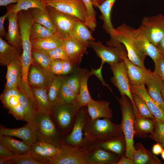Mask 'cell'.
<instances>
[{
	"instance_id": "6da1fadb",
	"label": "cell",
	"mask_w": 164,
	"mask_h": 164,
	"mask_svg": "<svg viewBox=\"0 0 164 164\" xmlns=\"http://www.w3.org/2000/svg\"><path fill=\"white\" fill-rule=\"evenodd\" d=\"M121 124L106 118L95 119L90 117L83 132L80 146L85 148L91 144L115 139H125Z\"/></svg>"
},
{
	"instance_id": "7a4b0ae2",
	"label": "cell",
	"mask_w": 164,
	"mask_h": 164,
	"mask_svg": "<svg viewBox=\"0 0 164 164\" xmlns=\"http://www.w3.org/2000/svg\"><path fill=\"white\" fill-rule=\"evenodd\" d=\"M48 113L36 111L32 120L36 131L37 141L52 143L60 148L64 144L66 136L58 130Z\"/></svg>"
},
{
	"instance_id": "3957f363",
	"label": "cell",
	"mask_w": 164,
	"mask_h": 164,
	"mask_svg": "<svg viewBox=\"0 0 164 164\" xmlns=\"http://www.w3.org/2000/svg\"><path fill=\"white\" fill-rule=\"evenodd\" d=\"M81 107L78 103L68 104L58 100L52 104L51 118L58 130L66 136L70 133L76 116Z\"/></svg>"
},
{
	"instance_id": "277c9868",
	"label": "cell",
	"mask_w": 164,
	"mask_h": 164,
	"mask_svg": "<svg viewBox=\"0 0 164 164\" xmlns=\"http://www.w3.org/2000/svg\"><path fill=\"white\" fill-rule=\"evenodd\" d=\"M122 115L121 125L126 145L125 156L132 159L135 151L134 145V122L135 118L132 103L129 98L124 95L118 99Z\"/></svg>"
},
{
	"instance_id": "5b68a950",
	"label": "cell",
	"mask_w": 164,
	"mask_h": 164,
	"mask_svg": "<svg viewBox=\"0 0 164 164\" xmlns=\"http://www.w3.org/2000/svg\"><path fill=\"white\" fill-rule=\"evenodd\" d=\"M65 14L75 17L84 23L92 31L95 30L97 23L90 18L82 0H62L45 2Z\"/></svg>"
},
{
	"instance_id": "8992f818",
	"label": "cell",
	"mask_w": 164,
	"mask_h": 164,
	"mask_svg": "<svg viewBox=\"0 0 164 164\" xmlns=\"http://www.w3.org/2000/svg\"><path fill=\"white\" fill-rule=\"evenodd\" d=\"M134 28L123 23L115 29V34L117 40L125 46L129 59L134 64L145 67L144 60L146 56L137 50L133 42Z\"/></svg>"
},
{
	"instance_id": "52a82bcc",
	"label": "cell",
	"mask_w": 164,
	"mask_h": 164,
	"mask_svg": "<svg viewBox=\"0 0 164 164\" xmlns=\"http://www.w3.org/2000/svg\"><path fill=\"white\" fill-rule=\"evenodd\" d=\"M110 69L113 76L111 78L112 84L119 91L121 96L125 95L132 102L133 106L135 116L139 114L134 104L132 94L131 86L128 71L124 62L111 64Z\"/></svg>"
},
{
	"instance_id": "ba28073f",
	"label": "cell",
	"mask_w": 164,
	"mask_h": 164,
	"mask_svg": "<svg viewBox=\"0 0 164 164\" xmlns=\"http://www.w3.org/2000/svg\"><path fill=\"white\" fill-rule=\"evenodd\" d=\"M60 148L59 154L51 158L49 164H87L88 150L85 148L64 144Z\"/></svg>"
},
{
	"instance_id": "9c48e42d",
	"label": "cell",
	"mask_w": 164,
	"mask_h": 164,
	"mask_svg": "<svg viewBox=\"0 0 164 164\" xmlns=\"http://www.w3.org/2000/svg\"><path fill=\"white\" fill-rule=\"evenodd\" d=\"M141 26L148 40L154 46L164 38V16L162 14L144 17Z\"/></svg>"
},
{
	"instance_id": "30bf717a",
	"label": "cell",
	"mask_w": 164,
	"mask_h": 164,
	"mask_svg": "<svg viewBox=\"0 0 164 164\" xmlns=\"http://www.w3.org/2000/svg\"><path fill=\"white\" fill-rule=\"evenodd\" d=\"M89 47H91L101 59L100 67H103L104 63L110 65L123 61L122 58V53L127 51L123 44L118 46H106L99 41H89Z\"/></svg>"
},
{
	"instance_id": "8fae6325",
	"label": "cell",
	"mask_w": 164,
	"mask_h": 164,
	"mask_svg": "<svg viewBox=\"0 0 164 164\" xmlns=\"http://www.w3.org/2000/svg\"><path fill=\"white\" fill-rule=\"evenodd\" d=\"M4 107L17 120L26 122V114L19 100V87L4 91L0 97Z\"/></svg>"
},
{
	"instance_id": "7c38bea8",
	"label": "cell",
	"mask_w": 164,
	"mask_h": 164,
	"mask_svg": "<svg viewBox=\"0 0 164 164\" xmlns=\"http://www.w3.org/2000/svg\"><path fill=\"white\" fill-rule=\"evenodd\" d=\"M90 117L87 106L81 107L76 116L70 133L66 137L64 144L73 146L80 145L84 131Z\"/></svg>"
},
{
	"instance_id": "4fadbf2b",
	"label": "cell",
	"mask_w": 164,
	"mask_h": 164,
	"mask_svg": "<svg viewBox=\"0 0 164 164\" xmlns=\"http://www.w3.org/2000/svg\"><path fill=\"white\" fill-rule=\"evenodd\" d=\"M46 9L55 27L56 33L63 40L69 37V32L74 23L79 20L49 6Z\"/></svg>"
},
{
	"instance_id": "5bb4252c",
	"label": "cell",
	"mask_w": 164,
	"mask_h": 164,
	"mask_svg": "<svg viewBox=\"0 0 164 164\" xmlns=\"http://www.w3.org/2000/svg\"><path fill=\"white\" fill-rule=\"evenodd\" d=\"M56 76L50 70L45 69L32 61L28 75V82L31 87L48 89Z\"/></svg>"
},
{
	"instance_id": "9a60e30c",
	"label": "cell",
	"mask_w": 164,
	"mask_h": 164,
	"mask_svg": "<svg viewBox=\"0 0 164 164\" xmlns=\"http://www.w3.org/2000/svg\"><path fill=\"white\" fill-rule=\"evenodd\" d=\"M122 58L127 67L130 86L135 87L144 84L152 77L153 72L133 63L128 58L127 51H124Z\"/></svg>"
},
{
	"instance_id": "2e32d148",
	"label": "cell",
	"mask_w": 164,
	"mask_h": 164,
	"mask_svg": "<svg viewBox=\"0 0 164 164\" xmlns=\"http://www.w3.org/2000/svg\"><path fill=\"white\" fill-rule=\"evenodd\" d=\"M0 135H9L18 138L30 146L37 141L36 128L32 122H27L23 126L10 128L0 125Z\"/></svg>"
},
{
	"instance_id": "e0dca14e",
	"label": "cell",
	"mask_w": 164,
	"mask_h": 164,
	"mask_svg": "<svg viewBox=\"0 0 164 164\" xmlns=\"http://www.w3.org/2000/svg\"><path fill=\"white\" fill-rule=\"evenodd\" d=\"M116 0H105L101 4L96 6L101 13L100 18L103 22V28L110 36V39L107 42V44L111 46H118L122 44L119 43L116 39L115 34V29L113 26L111 19V10Z\"/></svg>"
},
{
	"instance_id": "ac0fdd59",
	"label": "cell",
	"mask_w": 164,
	"mask_h": 164,
	"mask_svg": "<svg viewBox=\"0 0 164 164\" xmlns=\"http://www.w3.org/2000/svg\"><path fill=\"white\" fill-rule=\"evenodd\" d=\"M133 33L134 43L137 50L149 56L154 62L157 60L160 56L159 51L156 46L148 40L142 26L136 29L134 28Z\"/></svg>"
},
{
	"instance_id": "d6986e66",
	"label": "cell",
	"mask_w": 164,
	"mask_h": 164,
	"mask_svg": "<svg viewBox=\"0 0 164 164\" xmlns=\"http://www.w3.org/2000/svg\"><path fill=\"white\" fill-rule=\"evenodd\" d=\"M63 47L70 62L75 66L80 64L84 54L88 53V46L70 37L63 40Z\"/></svg>"
},
{
	"instance_id": "ffe728a7",
	"label": "cell",
	"mask_w": 164,
	"mask_h": 164,
	"mask_svg": "<svg viewBox=\"0 0 164 164\" xmlns=\"http://www.w3.org/2000/svg\"><path fill=\"white\" fill-rule=\"evenodd\" d=\"M87 150V164H116L121 158L116 154L101 148Z\"/></svg>"
},
{
	"instance_id": "44dd1931",
	"label": "cell",
	"mask_w": 164,
	"mask_h": 164,
	"mask_svg": "<svg viewBox=\"0 0 164 164\" xmlns=\"http://www.w3.org/2000/svg\"><path fill=\"white\" fill-rule=\"evenodd\" d=\"M131 92L135 93L144 100L155 119L164 123V111L149 96L145 84L131 87Z\"/></svg>"
},
{
	"instance_id": "7402d4cb",
	"label": "cell",
	"mask_w": 164,
	"mask_h": 164,
	"mask_svg": "<svg viewBox=\"0 0 164 164\" xmlns=\"http://www.w3.org/2000/svg\"><path fill=\"white\" fill-rule=\"evenodd\" d=\"M7 18L9 22V26L5 38L13 46L19 49L22 48L17 14L10 11Z\"/></svg>"
},
{
	"instance_id": "603a6c76",
	"label": "cell",
	"mask_w": 164,
	"mask_h": 164,
	"mask_svg": "<svg viewBox=\"0 0 164 164\" xmlns=\"http://www.w3.org/2000/svg\"><path fill=\"white\" fill-rule=\"evenodd\" d=\"M7 67L6 81L4 91L18 87L22 81V67L19 58L14 60Z\"/></svg>"
},
{
	"instance_id": "cb8c5ba5",
	"label": "cell",
	"mask_w": 164,
	"mask_h": 164,
	"mask_svg": "<svg viewBox=\"0 0 164 164\" xmlns=\"http://www.w3.org/2000/svg\"><path fill=\"white\" fill-rule=\"evenodd\" d=\"M87 107L89 115L92 119L106 118L111 120L113 117L112 111L108 101L94 100Z\"/></svg>"
},
{
	"instance_id": "d4e9b609",
	"label": "cell",
	"mask_w": 164,
	"mask_h": 164,
	"mask_svg": "<svg viewBox=\"0 0 164 164\" xmlns=\"http://www.w3.org/2000/svg\"><path fill=\"white\" fill-rule=\"evenodd\" d=\"M86 24L80 20L73 24L69 32V36L89 47L88 42L94 41L92 32Z\"/></svg>"
},
{
	"instance_id": "484cf974",
	"label": "cell",
	"mask_w": 164,
	"mask_h": 164,
	"mask_svg": "<svg viewBox=\"0 0 164 164\" xmlns=\"http://www.w3.org/2000/svg\"><path fill=\"white\" fill-rule=\"evenodd\" d=\"M85 148L87 150L101 148L116 154L121 157L125 155L126 145L125 139H115L91 144Z\"/></svg>"
},
{
	"instance_id": "4316f807",
	"label": "cell",
	"mask_w": 164,
	"mask_h": 164,
	"mask_svg": "<svg viewBox=\"0 0 164 164\" xmlns=\"http://www.w3.org/2000/svg\"><path fill=\"white\" fill-rule=\"evenodd\" d=\"M92 75L91 71L87 69H80V89L77 101L81 107L87 106L94 100L90 94L87 86L88 78Z\"/></svg>"
},
{
	"instance_id": "83f0119b",
	"label": "cell",
	"mask_w": 164,
	"mask_h": 164,
	"mask_svg": "<svg viewBox=\"0 0 164 164\" xmlns=\"http://www.w3.org/2000/svg\"><path fill=\"white\" fill-rule=\"evenodd\" d=\"M135 151L132 160L134 164H162L155 156L152 155L150 151L146 149L140 142L134 145Z\"/></svg>"
},
{
	"instance_id": "f1b7e54d",
	"label": "cell",
	"mask_w": 164,
	"mask_h": 164,
	"mask_svg": "<svg viewBox=\"0 0 164 164\" xmlns=\"http://www.w3.org/2000/svg\"><path fill=\"white\" fill-rule=\"evenodd\" d=\"M19 49L8 43L0 37V64L7 66L11 62L20 58Z\"/></svg>"
},
{
	"instance_id": "f546056e",
	"label": "cell",
	"mask_w": 164,
	"mask_h": 164,
	"mask_svg": "<svg viewBox=\"0 0 164 164\" xmlns=\"http://www.w3.org/2000/svg\"><path fill=\"white\" fill-rule=\"evenodd\" d=\"M155 120L144 118L140 115L135 117L134 124V137L146 138L148 134L153 131Z\"/></svg>"
},
{
	"instance_id": "4dcf8cb0",
	"label": "cell",
	"mask_w": 164,
	"mask_h": 164,
	"mask_svg": "<svg viewBox=\"0 0 164 164\" xmlns=\"http://www.w3.org/2000/svg\"><path fill=\"white\" fill-rule=\"evenodd\" d=\"M0 144L16 155L26 153L30 149V146L22 141L9 135H0Z\"/></svg>"
},
{
	"instance_id": "1f68e13d",
	"label": "cell",
	"mask_w": 164,
	"mask_h": 164,
	"mask_svg": "<svg viewBox=\"0 0 164 164\" xmlns=\"http://www.w3.org/2000/svg\"><path fill=\"white\" fill-rule=\"evenodd\" d=\"M31 88L33 97L38 108V111L50 114L52 104L48 98V89L42 87Z\"/></svg>"
},
{
	"instance_id": "d6a6232c",
	"label": "cell",
	"mask_w": 164,
	"mask_h": 164,
	"mask_svg": "<svg viewBox=\"0 0 164 164\" xmlns=\"http://www.w3.org/2000/svg\"><path fill=\"white\" fill-rule=\"evenodd\" d=\"M63 40L54 33L50 37L38 41L31 43L32 48L47 52L63 46Z\"/></svg>"
},
{
	"instance_id": "836d02e7",
	"label": "cell",
	"mask_w": 164,
	"mask_h": 164,
	"mask_svg": "<svg viewBox=\"0 0 164 164\" xmlns=\"http://www.w3.org/2000/svg\"><path fill=\"white\" fill-rule=\"evenodd\" d=\"M46 6V3L43 0H18L15 4L8 6L7 9L17 14L21 11H27L32 8L45 9Z\"/></svg>"
},
{
	"instance_id": "e575fe53",
	"label": "cell",
	"mask_w": 164,
	"mask_h": 164,
	"mask_svg": "<svg viewBox=\"0 0 164 164\" xmlns=\"http://www.w3.org/2000/svg\"><path fill=\"white\" fill-rule=\"evenodd\" d=\"M30 9V13L33 21L40 24L56 33V30L46 8L44 9L32 8Z\"/></svg>"
},
{
	"instance_id": "d590c367",
	"label": "cell",
	"mask_w": 164,
	"mask_h": 164,
	"mask_svg": "<svg viewBox=\"0 0 164 164\" xmlns=\"http://www.w3.org/2000/svg\"><path fill=\"white\" fill-rule=\"evenodd\" d=\"M147 87V91L151 98L164 111V100L160 90L153 75L147 79L145 83Z\"/></svg>"
},
{
	"instance_id": "8d00e7d4",
	"label": "cell",
	"mask_w": 164,
	"mask_h": 164,
	"mask_svg": "<svg viewBox=\"0 0 164 164\" xmlns=\"http://www.w3.org/2000/svg\"><path fill=\"white\" fill-rule=\"evenodd\" d=\"M54 33L50 29L33 21L30 32L31 42H36L48 38Z\"/></svg>"
},
{
	"instance_id": "74e56055",
	"label": "cell",
	"mask_w": 164,
	"mask_h": 164,
	"mask_svg": "<svg viewBox=\"0 0 164 164\" xmlns=\"http://www.w3.org/2000/svg\"><path fill=\"white\" fill-rule=\"evenodd\" d=\"M62 75H56L50 85L48 90L49 100L52 104L57 100L63 82L65 78Z\"/></svg>"
},
{
	"instance_id": "f35d334b",
	"label": "cell",
	"mask_w": 164,
	"mask_h": 164,
	"mask_svg": "<svg viewBox=\"0 0 164 164\" xmlns=\"http://www.w3.org/2000/svg\"><path fill=\"white\" fill-rule=\"evenodd\" d=\"M31 54L33 62L45 69L50 70L52 60L47 52L32 48Z\"/></svg>"
},
{
	"instance_id": "ab89813d",
	"label": "cell",
	"mask_w": 164,
	"mask_h": 164,
	"mask_svg": "<svg viewBox=\"0 0 164 164\" xmlns=\"http://www.w3.org/2000/svg\"><path fill=\"white\" fill-rule=\"evenodd\" d=\"M131 93L134 104L140 115L146 118L152 120L155 119L144 100L135 93L133 92Z\"/></svg>"
},
{
	"instance_id": "60d3db41",
	"label": "cell",
	"mask_w": 164,
	"mask_h": 164,
	"mask_svg": "<svg viewBox=\"0 0 164 164\" xmlns=\"http://www.w3.org/2000/svg\"><path fill=\"white\" fill-rule=\"evenodd\" d=\"M66 77L64 80L57 100L68 104H75L78 103V95L74 93L67 84Z\"/></svg>"
},
{
	"instance_id": "b9f144b4",
	"label": "cell",
	"mask_w": 164,
	"mask_h": 164,
	"mask_svg": "<svg viewBox=\"0 0 164 164\" xmlns=\"http://www.w3.org/2000/svg\"><path fill=\"white\" fill-rule=\"evenodd\" d=\"M29 152L32 157L41 164H49L51 158L46 155L38 141L30 146Z\"/></svg>"
},
{
	"instance_id": "7bdbcfd3",
	"label": "cell",
	"mask_w": 164,
	"mask_h": 164,
	"mask_svg": "<svg viewBox=\"0 0 164 164\" xmlns=\"http://www.w3.org/2000/svg\"><path fill=\"white\" fill-rule=\"evenodd\" d=\"M5 164H41L35 160L29 152L24 154L14 155L9 160L7 161Z\"/></svg>"
},
{
	"instance_id": "ee69618b",
	"label": "cell",
	"mask_w": 164,
	"mask_h": 164,
	"mask_svg": "<svg viewBox=\"0 0 164 164\" xmlns=\"http://www.w3.org/2000/svg\"><path fill=\"white\" fill-rule=\"evenodd\" d=\"M149 137L160 144L164 142V123L155 119L153 130Z\"/></svg>"
},
{
	"instance_id": "f6af8a7d",
	"label": "cell",
	"mask_w": 164,
	"mask_h": 164,
	"mask_svg": "<svg viewBox=\"0 0 164 164\" xmlns=\"http://www.w3.org/2000/svg\"><path fill=\"white\" fill-rule=\"evenodd\" d=\"M67 85L70 89L78 95L80 89V69L74 74L65 78Z\"/></svg>"
},
{
	"instance_id": "bcb514c9",
	"label": "cell",
	"mask_w": 164,
	"mask_h": 164,
	"mask_svg": "<svg viewBox=\"0 0 164 164\" xmlns=\"http://www.w3.org/2000/svg\"><path fill=\"white\" fill-rule=\"evenodd\" d=\"M46 155L49 157L53 158L57 156L60 152V148L55 145L47 142H38Z\"/></svg>"
},
{
	"instance_id": "7dc6e473",
	"label": "cell",
	"mask_w": 164,
	"mask_h": 164,
	"mask_svg": "<svg viewBox=\"0 0 164 164\" xmlns=\"http://www.w3.org/2000/svg\"><path fill=\"white\" fill-rule=\"evenodd\" d=\"M46 52L52 60L57 59H60L71 63L69 58L63 46L56 48Z\"/></svg>"
},
{
	"instance_id": "c3c4849f",
	"label": "cell",
	"mask_w": 164,
	"mask_h": 164,
	"mask_svg": "<svg viewBox=\"0 0 164 164\" xmlns=\"http://www.w3.org/2000/svg\"><path fill=\"white\" fill-rule=\"evenodd\" d=\"M154 63V72L164 83V59L160 55L159 58Z\"/></svg>"
},
{
	"instance_id": "681fc988",
	"label": "cell",
	"mask_w": 164,
	"mask_h": 164,
	"mask_svg": "<svg viewBox=\"0 0 164 164\" xmlns=\"http://www.w3.org/2000/svg\"><path fill=\"white\" fill-rule=\"evenodd\" d=\"M63 60L58 59L52 60L50 70L56 75H62Z\"/></svg>"
},
{
	"instance_id": "f907efd6",
	"label": "cell",
	"mask_w": 164,
	"mask_h": 164,
	"mask_svg": "<svg viewBox=\"0 0 164 164\" xmlns=\"http://www.w3.org/2000/svg\"><path fill=\"white\" fill-rule=\"evenodd\" d=\"M85 4L88 14L92 20L97 23L96 18V12L93 7L91 0H82Z\"/></svg>"
},
{
	"instance_id": "816d5d0a",
	"label": "cell",
	"mask_w": 164,
	"mask_h": 164,
	"mask_svg": "<svg viewBox=\"0 0 164 164\" xmlns=\"http://www.w3.org/2000/svg\"><path fill=\"white\" fill-rule=\"evenodd\" d=\"M102 68V67H100L99 68L97 69H94L91 67V72L92 75L95 76L101 81L103 85L107 87L112 93L114 94L111 88L108 84L105 83L103 79L101 72Z\"/></svg>"
},
{
	"instance_id": "f5cc1de1",
	"label": "cell",
	"mask_w": 164,
	"mask_h": 164,
	"mask_svg": "<svg viewBox=\"0 0 164 164\" xmlns=\"http://www.w3.org/2000/svg\"><path fill=\"white\" fill-rule=\"evenodd\" d=\"M10 11L7 9V12L4 15L0 17V37H5L7 33L5 30L4 27V23L5 19L7 18Z\"/></svg>"
},
{
	"instance_id": "db71d44e",
	"label": "cell",
	"mask_w": 164,
	"mask_h": 164,
	"mask_svg": "<svg viewBox=\"0 0 164 164\" xmlns=\"http://www.w3.org/2000/svg\"><path fill=\"white\" fill-rule=\"evenodd\" d=\"M75 65L67 61L63 60L62 75L67 74L73 70Z\"/></svg>"
},
{
	"instance_id": "11a10c76",
	"label": "cell",
	"mask_w": 164,
	"mask_h": 164,
	"mask_svg": "<svg viewBox=\"0 0 164 164\" xmlns=\"http://www.w3.org/2000/svg\"><path fill=\"white\" fill-rule=\"evenodd\" d=\"M14 154L0 144V158H6L9 159Z\"/></svg>"
},
{
	"instance_id": "9f6ffc18",
	"label": "cell",
	"mask_w": 164,
	"mask_h": 164,
	"mask_svg": "<svg viewBox=\"0 0 164 164\" xmlns=\"http://www.w3.org/2000/svg\"><path fill=\"white\" fill-rule=\"evenodd\" d=\"M153 75L164 100V83L153 71Z\"/></svg>"
},
{
	"instance_id": "6f0895ef",
	"label": "cell",
	"mask_w": 164,
	"mask_h": 164,
	"mask_svg": "<svg viewBox=\"0 0 164 164\" xmlns=\"http://www.w3.org/2000/svg\"><path fill=\"white\" fill-rule=\"evenodd\" d=\"M163 150V147L161 145L157 143L153 145L152 151L154 154L158 155L161 154Z\"/></svg>"
},
{
	"instance_id": "680465c9",
	"label": "cell",
	"mask_w": 164,
	"mask_h": 164,
	"mask_svg": "<svg viewBox=\"0 0 164 164\" xmlns=\"http://www.w3.org/2000/svg\"><path fill=\"white\" fill-rule=\"evenodd\" d=\"M125 155L122 156L116 164H134L132 159L126 157Z\"/></svg>"
},
{
	"instance_id": "91938a15",
	"label": "cell",
	"mask_w": 164,
	"mask_h": 164,
	"mask_svg": "<svg viewBox=\"0 0 164 164\" xmlns=\"http://www.w3.org/2000/svg\"><path fill=\"white\" fill-rule=\"evenodd\" d=\"M160 55L164 59V38L156 46Z\"/></svg>"
},
{
	"instance_id": "94428289",
	"label": "cell",
	"mask_w": 164,
	"mask_h": 164,
	"mask_svg": "<svg viewBox=\"0 0 164 164\" xmlns=\"http://www.w3.org/2000/svg\"><path fill=\"white\" fill-rule=\"evenodd\" d=\"M18 0H0V6H7L12 3H16Z\"/></svg>"
},
{
	"instance_id": "6125c7cd",
	"label": "cell",
	"mask_w": 164,
	"mask_h": 164,
	"mask_svg": "<svg viewBox=\"0 0 164 164\" xmlns=\"http://www.w3.org/2000/svg\"><path fill=\"white\" fill-rule=\"evenodd\" d=\"M105 0H91L93 6L96 7L98 5L101 4Z\"/></svg>"
},
{
	"instance_id": "be15d7a7",
	"label": "cell",
	"mask_w": 164,
	"mask_h": 164,
	"mask_svg": "<svg viewBox=\"0 0 164 164\" xmlns=\"http://www.w3.org/2000/svg\"><path fill=\"white\" fill-rule=\"evenodd\" d=\"M9 159L8 158H0V164H5V162Z\"/></svg>"
},
{
	"instance_id": "e7e4bbea",
	"label": "cell",
	"mask_w": 164,
	"mask_h": 164,
	"mask_svg": "<svg viewBox=\"0 0 164 164\" xmlns=\"http://www.w3.org/2000/svg\"><path fill=\"white\" fill-rule=\"evenodd\" d=\"M45 2L62 0H43Z\"/></svg>"
},
{
	"instance_id": "03108f58",
	"label": "cell",
	"mask_w": 164,
	"mask_h": 164,
	"mask_svg": "<svg viewBox=\"0 0 164 164\" xmlns=\"http://www.w3.org/2000/svg\"><path fill=\"white\" fill-rule=\"evenodd\" d=\"M161 157L162 158V159L164 160V150H163L162 152L161 153Z\"/></svg>"
},
{
	"instance_id": "003e7915",
	"label": "cell",
	"mask_w": 164,
	"mask_h": 164,
	"mask_svg": "<svg viewBox=\"0 0 164 164\" xmlns=\"http://www.w3.org/2000/svg\"><path fill=\"white\" fill-rule=\"evenodd\" d=\"M160 144L161 145L162 147L164 148V142Z\"/></svg>"
}]
</instances>
